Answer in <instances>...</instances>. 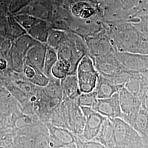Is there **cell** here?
<instances>
[{"mask_svg":"<svg viewBox=\"0 0 148 148\" xmlns=\"http://www.w3.org/2000/svg\"><path fill=\"white\" fill-rule=\"evenodd\" d=\"M114 127L115 148H145L148 144L130 124L121 118L111 119Z\"/></svg>","mask_w":148,"mask_h":148,"instance_id":"6da1fadb","label":"cell"},{"mask_svg":"<svg viewBox=\"0 0 148 148\" xmlns=\"http://www.w3.org/2000/svg\"><path fill=\"white\" fill-rule=\"evenodd\" d=\"M76 76L80 90L82 93H84L95 90L99 74L95 69L92 60L88 56H85L77 66Z\"/></svg>","mask_w":148,"mask_h":148,"instance_id":"7a4b0ae2","label":"cell"},{"mask_svg":"<svg viewBox=\"0 0 148 148\" xmlns=\"http://www.w3.org/2000/svg\"><path fill=\"white\" fill-rule=\"evenodd\" d=\"M77 98L74 100L63 99V101L66 108L68 129L79 137L84 131L85 117Z\"/></svg>","mask_w":148,"mask_h":148,"instance_id":"3957f363","label":"cell"},{"mask_svg":"<svg viewBox=\"0 0 148 148\" xmlns=\"http://www.w3.org/2000/svg\"><path fill=\"white\" fill-rule=\"evenodd\" d=\"M121 119L132 126L141 109V101L125 87L119 92Z\"/></svg>","mask_w":148,"mask_h":148,"instance_id":"277c9868","label":"cell"},{"mask_svg":"<svg viewBox=\"0 0 148 148\" xmlns=\"http://www.w3.org/2000/svg\"><path fill=\"white\" fill-rule=\"evenodd\" d=\"M85 117V124L82 134L79 138L85 142L93 140L100 131L106 117L97 112L92 108L81 106Z\"/></svg>","mask_w":148,"mask_h":148,"instance_id":"5b68a950","label":"cell"},{"mask_svg":"<svg viewBox=\"0 0 148 148\" xmlns=\"http://www.w3.org/2000/svg\"><path fill=\"white\" fill-rule=\"evenodd\" d=\"M50 140L52 148H62L77 142L79 137L69 130L47 124Z\"/></svg>","mask_w":148,"mask_h":148,"instance_id":"8992f818","label":"cell"},{"mask_svg":"<svg viewBox=\"0 0 148 148\" xmlns=\"http://www.w3.org/2000/svg\"><path fill=\"white\" fill-rule=\"evenodd\" d=\"M92 108L103 116L110 119L121 118L119 92L108 98L98 99Z\"/></svg>","mask_w":148,"mask_h":148,"instance_id":"52a82bcc","label":"cell"},{"mask_svg":"<svg viewBox=\"0 0 148 148\" xmlns=\"http://www.w3.org/2000/svg\"><path fill=\"white\" fill-rule=\"evenodd\" d=\"M61 85L63 91V99L74 100L79 98L82 93L76 74L69 75L61 79Z\"/></svg>","mask_w":148,"mask_h":148,"instance_id":"ba28073f","label":"cell"},{"mask_svg":"<svg viewBox=\"0 0 148 148\" xmlns=\"http://www.w3.org/2000/svg\"><path fill=\"white\" fill-rule=\"evenodd\" d=\"M93 140L101 143L107 148H115L114 127L111 119L106 118L98 134Z\"/></svg>","mask_w":148,"mask_h":148,"instance_id":"9c48e42d","label":"cell"},{"mask_svg":"<svg viewBox=\"0 0 148 148\" xmlns=\"http://www.w3.org/2000/svg\"><path fill=\"white\" fill-rule=\"evenodd\" d=\"M123 86H117L99 75L95 92L98 99L108 98L118 93Z\"/></svg>","mask_w":148,"mask_h":148,"instance_id":"30bf717a","label":"cell"},{"mask_svg":"<svg viewBox=\"0 0 148 148\" xmlns=\"http://www.w3.org/2000/svg\"><path fill=\"white\" fill-rule=\"evenodd\" d=\"M46 54L44 48L40 46L32 48L27 54V65L42 71Z\"/></svg>","mask_w":148,"mask_h":148,"instance_id":"8fae6325","label":"cell"},{"mask_svg":"<svg viewBox=\"0 0 148 148\" xmlns=\"http://www.w3.org/2000/svg\"><path fill=\"white\" fill-rule=\"evenodd\" d=\"M132 127L137 131L148 144V113L142 108Z\"/></svg>","mask_w":148,"mask_h":148,"instance_id":"7c38bea8","label":"cell"},{"mask_svg":"<svg viewBox=\"0 0 148 148\" xmlns=\"http://www.w3.org/2000/svg\"><path fill=\"white\" fill-rule=\"evenodd\" d=\"M45 93L48 97L63 99V95L61 85V79L52 77L50 79L48 85L43 87Z\"/></svg>","mask_w":148,"mask_h":148,"instance_id":"4fadbf2b","label":"cell"},{"mask_svg":"<svg viewBox=\"0 0 148 148\" xmlns=\"http://www.w3.org/2000/svg\"><path fill=\"white\" fill-rule=\"evenodd\" d=\"M57 62V57L56 54L52 49H49L46 54L44 61L42 71L49 78H52V69L53 66Z\"/></svg>","mask_w":148,"mask_h":148,"instance_id":"5bb4252c","label":"cell"},{"mask_svg":"<svg viewBox=\"0 0 148 148\" xmlns=\"http://www.w3.org/2000/svg\"><path fill=\"white\" fill-rule=\"evenodd\" d=\"M80 106L92 108L98 100L95 90L88 93H81L77 98Z\"/></svg>","mask_w":148,"mask_h":148,"instance_id":"9a60e30c","label":"cell"},{"mask_svg":"<svg viewBox=\"0 0 148 148\" xmlns=\"http://www.w3.org/2000/svg\"><path fill=\"white\" fill-rule=\"evenodd\" d=\"M77 148H107L106 146L95 140L85 142L82 140L79 137L76 143Z\"/></svg>","mask_w":148,"mask_h":148,"instance_id":"2e32d148","label":"cell"},{"mask_svg":"<svg viewBox=\"0 0 148 148\" xmlns=\"http://www.w3.org/2000/svg\"><path fill=\"white\" fill-rule=\"evenodd\" d=\"M140 101L142 108L148 113V88L144 93Z\"/></svg>","mask_w":148,"mask_h":148,"instance_id":"e0dca14e","label":"cell"},{"mask_svg":"<svg viewBox=\"0 0 148 148\" xmlns=\"http://www.w3.org/2000/svg\"><path fill=\"white\" fill-rule=\"evenodd\" d=\"M7 63L5 60L0 59V70H3L6 68Z\"/></svg>","mask_w":148,"mask_h":148,"instance_id":"ac0fdd59","label":"cell"},{"mask_svg":"<svg viewBox=\"0 0 148 148\" xmlns=\"http://www.w3.org/2000/svg\"><path fill=\"white\" fill-rule=\"evenodd\" d=\"M77 148L76 143L73 144V145H69V146H67V147H63V148Z\"/></svg>","mask_w":148,"mask_h":148,"instance_id":"d6986e66","label":"cell"},{"mask_svg":"<svg viewBox=\"0 0 148 148\" xmlns=\"http://www.w3.org/2000/svg\"><path fill=\"white\" fill-rule=\"evenodd\" d=\"M148 148V147H147V148Z\"/></svg>","mask_w":148,"mask_h":148,"instance_id":"ffe728a7","label":"cell"}]
</instances>
